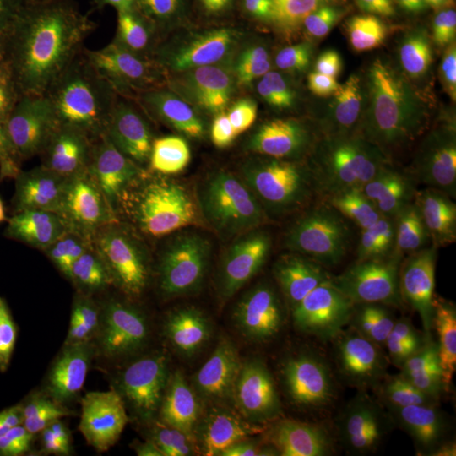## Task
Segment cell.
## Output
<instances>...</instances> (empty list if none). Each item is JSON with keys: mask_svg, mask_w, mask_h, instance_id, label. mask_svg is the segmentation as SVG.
Wrapping results in <instances>:
<instances>
[{"mask_svg": "<svg viewBox=\"0 0 456 456\" xmlns=\"http://www.w3.org/2000/svg\"><path fill=\"white\" fill-rule=\"evenodd\" d=\"M191 56L147 0H58L0 75L39 191H90Z\"/></svg>", "mask_w": 456, "mask_h": 456, "instance_id": "1", "label": "cell"}, {"mask_svg": "<svg viewBox=\"0 0 456 456\" xmlns=\"http://www.w3.org/2000/svg\"><path fill=\"white\" fill-rule=\"evenodd\" d=\"M90 191L120 250L164 262L188 282L212 269L239 195L178 124L167 98L102 169Z\"/></svg>", "mask_w": 456, "mask_h": 456, "instance_id": "2", "label": "cell"}, {"mask_svg": "<svg viewBox=\"0 0 456 456\" xmlns=\"http://www.w3.org/2000/svg\"><path fill=\"white\" fill-rule=\"evenodd\" d=\"M277 357L239 411L276 456H369L394 443L395 411L359 365L326 355Z\"/></svg>", "mask_w": 456, "mask_h": 456, "instance_id": "3", "label": "cell"}, {"mask_svg": "<svg viewBox=\"0 0 456 456\" xmlns=\"http://www.w3.org/2000/svg\"><path fill=\"white\" fill-rule=\"evenodd\" d=\"M167 107L240 195L273 200L281 186L333 164L325 139L301 115L273 109L230 83L193 100L169 95Z\"/></svg>", "mask_w": 456, "mask_h": 456, "instance_id": "4", "label": "cell"}, {"mask_svg": "<svg viewBox=\"0 0 456 456\" xmlns=\"http://www.w3.org/2000/svg\"><path fill=\"white\" fill-rule=\"evenodd\" d=\"M301 117L333 151L456 118V54L389 61L322 78Z\"/></svg>", "mask_w": 456, "mask_h": 456, "instance_id": "5", "label": "cell"}, {"mask_svg": "<svg viewBox=\"0 0 456 456\" xmlns=\"http://www.w3.org/2000/svg\"><path fill=\"white\" fill-rule=\"evenodd\" d=\"M118 245L92 191H45L9 248L43 318L82 310Z\"/></svg>", "mask_w": 456, "mask_h": 456, "instance_id": "6", "label": "cell"}, {"mask_svg": "<svg viewBox=\"0 0 456 456\" xmlns=\"http://www.w3.org/2000/svg\"><path fill=\"white\" fill-rule=\"evenodd\" d=\"M117 428L137 456H203L239 443L178 335L137 355Z\"/></svg>", "mask_w": 456, "mask_h": 456, "instance_id": "7", "label": "cell"}, {"mask_svg": "<svg viewBox=\"0 0 456 456\" xmlns=\"http://www.w3.org/2000/svg\"><path fill=\"white\" fill-rule=\"evenodd\" d=\"M335 176L384 213L421 230L456 210V134L428 129L333 151Z\"/></svg>", "mask_w": 456, "mask_h": 456, "instance_id": "8", "label": "cell"}, {"mask_svg": "<svg viewBox=\"0 0 456 456\" xmlns=\"http://www.w3.org/2000/svg\"><path fill=\"white\" fill-rule=\"evenodd\" d=\"M178 338L233 428L247 387L291 346L284 333L228 293L212 269L188 286Z\"/></svg>", "mask_w": 456, "mask_h": 456, "instance_id": "9", "label": "cell"}, {"mask_svg": "<svg viewBox=\"0 0 456 456\" xmlns=\"http://www.w3.org/2000/svg\"><path fill=\"white\" fill-rule=\"evenodd\" d=\"M212 271L240 305L281 333L297 326L308 282L305 264L291 237L257 198H235Z\"/></svg>", "mask_w": 456, "mask_h": 456, "instance_id": "10", "label": "cell"}, {"mask_svg": "<svg viewBox=\"0 0 456 456\" xmlns=\"http://www.w3.org/2000/svg\"><path fill=\"white\" fill-rule=\"evenodd\" d=\"M137 355L85 331L39 345L31 357L34 424L83 419L118 426Z\"/></svg>", "mask_w": 456, "mask_h": 456, "instance_id": "11", "label": "cell"}, {"mask_svg": "<svg viewBox=\"0 0 456 456\" xmlns=\"http://www.w3.org/2000/svg\"><path fill=\"white\" fill-rule=\"evenodd\" d=\"M188 286L164 262L118 250L82 306L85 331L141 355L180 333Z\"/></svg>", "mask_w": 456, "mask_h": 456, "instance_id": "12", "label": "cell"}, {"mask_svg": "<svg viewBox=\"0 0 456 456\" xmlns=\"http://www.w3.org/2000/svg\"><path fill=\"white\" fill-rule=\"evenodd\" d=\"M273 200L296 227L372 274H408L411 254L399 230L379 207L335 175L288 183Z\"/></svg>", "mask_w": 456, "mask_h": 456, "instance_id": "13", "label": "cell"}, {"mask_svg": "<svg viewBox=\"0 0 456 456\" xmlns=\"http://www.w3.org/2000/svg\"><path fill=\"white\" fill-rule=\"evenodd\" d=\"M395 416L423 456H456V342L424 343L395 382Z\"/></svg>", "mask_w": 456, "mask_h": 456, "instance_id": "14", "label": "cell"}, {"mask_svg": "<svg viewBox=\"0 0 456 456\" xmlns=\"http://www.w3.org/2000/svg\"><path fill=\"white\" fill-rule=\"evenodd\" d=\"M225 82L286 114L301 115L320 77L310 58L271 17L235 22Z\"/></svg>", "mask_w": 456, "mask_h": 456, "instance_id": "15", "label": "cell"}, {"mask_svg": "<svg viewBox=\"0 0 456 456\" xmlns=\"http://www.w3.org/2000/svg\"><path fill=\"white\" fill-rule=\"evenodd\" d=\"M380 0H273L269 17L310 58L320 80L374 41Z\"/></svg>", "mask_w": 456, "mask_h": 456, "instance_id": "16", "label": "cell"}, {"mask_svg": "<svg viewBox=\"0 0 456 456\" xmlns=\"http://www.w3.org/2000/svg\"><path fill=\"white\" fill-rule=\"evenodd\" d=\"M380 318V296L372 281L343 271L308 279L297 328L314 346L343 350L370 338Z\"/></svg>", "mask_w": 456, "mask_h": 456, "instance_id": "17", "label": "cell"}, {"mask_svg": "<svg viewBox=\"0 0 456 456\" xmlns=\"http://www.w3.org/2000/svg\"><path fill=\"white\" fill-rule=\"evenodd\" d=\"M14 456H137L112 424L49 419L34 424L16 443Z\"/></svg>", "mask_w": 456, "mask_h": 456, "instance_id": "18", "label": "cell"}, {"mask_svg": "<svg viewBox=\"0 0 456 456\" xmlns=\"http://www.w3.org/2000/svg\"><path fill=\"white\" fill-rule=\"evenodd\" d=\"M46 322L17 274L7 248H0V362L31 359Z\"/></svg>", "mask_w": 456, "mask_h": 456, "instance_id": "19", "label": "cell"}, {"mask_svg": "<svg viewBox=\"0 0 456 456\" xmlns=\"http://www.w3.org/2000/svg\"><path fill=\"white\" fill-rule=\"evenodd\" d=\"M41 191L14 139L0 146V248H11Z\"/></svg>", "mask_w": 456, "mask_h": 456, "instance_id": "20", "label": "cell"}, {"mask_svg": "<svg viewBox=\"0 0 456 456\" xmlns=\"http://www.w3.org/2000/svg\"><path fill=\"white\" fill-rule=\"evenodd\" d=\"M58 0H0V75L33 39Z\"/></svg>", "mask_w": 456, "mask_h": 456, "instance_id": "21", "label": "cell"}, {"mask_svg": "<svg viewBox=\"0 0 456 456\" xmlns=\"http://www.w3.org/2000/svg\"><path fill=\"white\" fill-rule=\"evenodd\" d=\"M426 288L436 296L456 294V233L446 225L431 230L421 262Z\"/></svg>", "mask_w": 456, "mask_h": 456, "instance_id": "22", "label": "cell"}, {"mask_svg": "<svg viewBox=\"0 0 456 456\" xmlns=\"http://www.w3.org/2000/svg\"><path fill=\"white\" fill-rule=\"evenodd\" d=\"M273 0H186L190 19H205L213 12L227 14L233 24L269 17Z\"/></svg>", "mask_w": 456, "mask_h": 456, "instance_id": "23", "label": "cell"}, {"mask_svg": "<svg viewBox=\"0 0 456 456\" xmlns=\"http://www.w3.org/2000/svg\"><path fill=\"white\" fill-rule=\"evenodd\" d=\"M414 29L436 31L456 20V0H397Z\"/></svg>", "mask_w": 456, "mask_h": 456, "instance_id": "24", "label": "cell"}, {"mask_svg": "<svg viewBox=\"0 0 456 456\" xmlns=\"http://www.w3.org/2000/svg\"><path fill=\"white\" fill-rule=\"evenodd\" d=\"M12 137L11 134V117H9V105L5 95L0 88V146Z\"/></svg>", "mask_w": 456, "mask_h": 456, "instance_id": "25", "label": "cell"}, {"mask_svg": "<svg viewBox=\"0 0 456 456\" xmlns=\"http://www.w3.org/2000/svg\"><path fill=\"white\" fill-rule=\"evenodd\" d=\"M9 441H12V429H11V421H9V412L5 408V403L0 395V446H4Z\"/></svg>", "mask_w": 456, "mask_h": 456, "instance_id": "26", "label": "cell"}, {"mask_svg": "<svg viewBox=\"0 0 456 456\" xmlns=\"http://www.w3.org/2000/svg\"><path fill=\"white\" fill-rule=\"evenodd\" d=\"M203 456H256L254 453H250V452H247V450H242L240 446H239V443L237 444H232V446H224V448H218V450H213L210 453H207V455Z\"/></svg>", "mask_w": 456, "mask_h": 456, "instance_id": "27", "label": "cell"}, {"mask_svg": "<svg viewBox=\"0 0 456 456\" xmlns=\"http://www.w3.org/2000/svg\"><path fill=\"white\" fill-rule=\"evenodd\" d=\"M453 228H455V233H456V227H453Z\"/></svg>", "mask_w": 456, "mask_h": 456, "instance_id": "28", "label": "cell"}]
</instances>
